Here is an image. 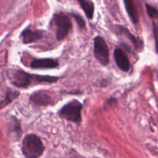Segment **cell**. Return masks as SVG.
Returning a JSON list of instances; mask_svg holds the SVG:
<instances>
[{
	"label": "cell",
	"mask_w": 158,
	"mask_h": 158,
	"mask_svg": "<svg viewBox=\"0 0 158 158\" xmlns=\"http://www.w3.org/2000/svg\"><path fill=\"white\" fill-rule=\"evenodd\" d=\"M154 34L156 43V49H157V52H158V26L156 24L154 25Z\"/></svg>",
	"instance_id": "cell-17"
},
{
	"label": "cell",
	"mask_w": 158,
	"mask_h": 158,
	"mask_svg": "<svg viewBox=\"0 0 158 158\" xmlns=\"http://www.w3.org/2000/svg\"><path fill=\"white\" fill-rule=\"evenodd\" d=\"M78 2L83 12L86 14V17L89 19H93L94 13V5L93 2L90 0H78Z\"/></svg>",
	"instance_id": "cell-11"
},
{
	"label": "cell",
	"mask_w": 158,
	"mask_h": 158,
	"mask_svg": "<svg viewBox=\"0 0 158 158\" xmlns=\"http://www.w3.org/2000/svg\"><path fill=\"white\" fill-rule=\"evenodd\" d=\"M22 151L26 158H39L44 152V146L36 135L29 134L23 140Z\"/></svg>",
	"instance_id": "cell-2"
},
{
	"label": "cell",
	"mask_w": 158,
	"mask_h": 158,
	"mask_svg": "<svg viewBox=\"0 0 158 158\" xmlns=\"http://www.w3.org/2000/svg\"><path fill=\"white\" fill-rule=\"evenodd\" d=\"M72 15L73 16V18L75 19L76 22H77V24H78V26H80V28L84 27L85 22H84V20H83V19L82 18L80 15H78V14H76V13H73Z\"/></svg>",
	"instance_id": "cell-16"
},
{
	"label": "cell",
	"mask_w": 158,
	"mask_h": 158,
	"mask_svg": "<svg viewBox=\"0 0 158 158\" xmlns=\"http://www.w3.org/2000/svg\"><path fill=\"white\" fill-rule=\"evenodd\" d=\"M82 104L77 100H73L61 108L59 114L62 118L74 123H80L81 121Z\"/></svg>",
	"instance_id": "cell-3"
},
{
	"label": "cell",
	"mask_w": 158,
	"mask_h": 158,
	"mask_svg": "<svg viewBox=\"0 0 158 158\" xmlns=\"http://www.w3.org/2000/svg\"><path fill=\"white\" fill-rule=\"evenodd\" d=\"M114 59L117 66L123 72H127L130 69V62L127 56L122 49H116L114 50Z\"/></svg>",
	"instance_id": "cell-7"
},
{
	"label": "cell",
	"mask_w": 158,
	"mask_h": 158,
	"mask_svg": "<svg viewBox=\"0 0 158 158\" xmlns=\"http://www.w3.org/2000/svg\"><path fill=\"white\" fill-rule=\"evenodd\" d=\"M147 10H148V13L151 18H155L158 16V10L156 8L153 7V6H150V5H147Z\"/></svg>",
	"instance_id": "cell-15"
},
{
	"label": "cell",
	"mask_w": 158,
	"mask_h": 158,
	"mask_svg": "<svg viewBox=\"0 0 158 158\" xmlns=\"http://www.w3.org/2000/svg\"><path fill=\"white\" fill-rule=\"evenodd\" d=\"M9 81L17 87L26 88L36 83H52L59 80L58 77L51 76H40L29 74L21 69H10L7 73Z\"/></svg>",
	"instance_id": "cell-1"
},
{
	"label": "cell",
	"mask_w": 158,
	"mask_h": 158,
	"mask_svg": "<svg viewBox=\"0 0 158 158\" xmlns=\"http://www.w3.org/2000/svg\"><path fill=\"white\" fill-rule=\"evenodd\" d=\"M32 103L40 106H46L54 103L53 98L48 91L40 90L33 93L29 97Z\"/></svg>",
	"instance_id": "cell-6"
},
{
	"label": "cell",
	"mask_w": 158,
	"mask_h": 158,
	"mask_svg": "<svg viewBox=\"0 0 158 158\" xmlns=\"http://www.w3.org/2000/svg\"><path fill=\"white\" fill-rule=\"evenodd\" d=\"M125 5V8L129 15L130 18L132 20L134 24L138 23V13L136 9L135 4H134V0H123Z\"/></svg>",
	"instance_id": "cell-10"
},
{
	"label": "cell",
	"mask_w": 158,
	"mask_h": 158,
	"mask_svg": "<svg viewBox=\"0 0 158 158\" xmlns=\"http://www.w3.org/2000/svg\"><path fill=\"white\" fill-rule=\"evenodd\" d=\"M9 124H10L9 125V130L12 132V134H15V136L19 138L22 134V130L19 120L15 117H12Z\"/></svg>",
	"instance_id": "cell-14"
},
{
	"label": "cell",
	"mask_w": 158,
	"mask_h": 158,
	"mask_svg": "<svg viewBox=\"0 0 158 158\" xmlns=\"http://www.w3.org/2000/svg\"><path fill=\"white\" fill-rule=\"evenodd\" d=\"M119 28H120L122 33H123L125 35H127V36L131 40V42H132L133 44L134 45V46L137 48V50H140V49H142V48H143V43H142L141 40H139L138 38H136L135 36H134V35H133L132 34H131V32L126 29V28L123 27V26H119Z\"/></svg>",
	"instance_id": "cell-13"
},
{
	"label": "cell",
	"mask_w": 158,
	"mask_h": 158,
	"mask_svg": "<svg viewBox=\"0 0 158 158\" xmlns=\"http://www.w3.org/2000/svg\"><path fill=\"white\" fill-rule=\"evenodd\" d=\"M94 55L96 59L103 66H106L109 63V49L105 40L100 36L94 39Z\"/></svg>",
	"instance_id": "cell-5"
},
{
	"label": "cell",
	"mask_w": 158,
	"mask_h": 158,
	"mask_svg": "<svg viewBox=\"0 0 158 158\" xmlns=\"http://www.w3.org/2000/svg\"><path fill=\"white\" fill-rule=\"evenodd\" d=\"M53 22L56 26L57 40H64L72 28V24L69 18L65 14L58 13L54 15Z\"/></svg>",
	"instance_id": "cell-4"
},
{
	"label": "cell",
	"mask_w": 158,
	"mask_h": 158,
	"mask_svg": "<svg viewBox=\"0 0 158 158\" xmlns=\"http://www.w3.org/2000/svg\"><path fill=\"white\" fill-rule=\"evenodd\" d=\"M19 96V93L18 91L12 90V89H9V90L6 92V97H5L4 100H2L0 102V109H2L5 106H6L7 105H9L11 102L13 101L15 99H16L17 97Z\"/></svg>",
	"instance_id": "cell-12"
},
{
	"label": "cell",
	"mask_w": 158,
	"mask_h": 158,
	"mask_svg": "<svg viewBox=\"0 0 158 158\" xmlns=\"http://www.w3.org/2000/svg\"><path fill=\"white\" fill-rule=\"evenodd\" d=\"M30 66L32 69H54L58 66V63L52 59H38L32 60Z\"/></svg>",
	"instance_id": "cell-8"
},
{
	"label": "cell",
	"mask_w": 158,
	"mask_h": 158,
	"mask_svg": "<svg viewBox=\"0 0 158 158\" xmlns=\"http://www.w3.org/2000/svg\"><path fill=\"white\" fill-rule=\"evenodd\" d=\"M43 32L40 30H32V29H25L21 34V38L24 43H31L37 41L43 38Z\"/></svg>",
	"instance_id": "cell-9"
}]
</instances>
